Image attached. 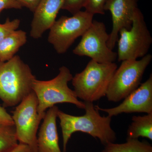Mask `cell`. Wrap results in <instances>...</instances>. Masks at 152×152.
Instances as JSON below:
<instances>
[{"mask_svg":"<svg viewBox=\"0 0 152 152\" xmlns=\"http://www.w3.org/2000/svg\"><path fill=\"white\" fill-rule=\"evenodd\" d=\"M4 152H34L31 148L26 144L19 143Z\"/></svg>","mask_w":152,"mask_h":152,"instance_id":"obj_24","label":"cell"},{"mask_svg":"<svg viewBox=\"0 0 152 152\" xmlns=\"http://www.w3.org/2000/svg\"><path fill=\"white\" fill-rule=\"evenodd\" d=\"M102 152H152L151 144L138 139H126L122 144L110 143L106 145Z\"/></svg>","mask_w":152,"mask_h":152,"instance_id":"obj_16","label":"cell"},{"mask_svg":"<svg viewBox=\"0 0 152 152\" xmlns=\"http://www.w3.org/2000/svg\"><path fill=\"white\" fill-rule=\"evenodd\" d=\"M22 7H26L34 12L41 0H17Z\"/></svg>","mask_w":152,"mask_h":152,"instance_id":"obj_23","label":"cell"},{"mask_svg":"<svg viewBox=\"0 0 152 152\" xmlns=\"http://www.w3.org/2000/svg\"><path fill=\"white\" fill-rule=\"evenodd\" d=\"M0 124L14 125L12 115L8 113L5 107L0 105Z\"/></svg>","mask_w":152,"mask_h":152,"instance_id":"obj_22","label":"cell"},{"mask_svg":"<svg viewBox=\"0 0 152 152\" xmlns=\"http://www.w3.org/2000/svg\"><path fill=\"white\" fill-rule=\"evenodd\" d=\"M86 111L82 116H74L58 110L57 117L60 120L62 134L63 151H66L67 145L72 134L76 132L87 133L98 139L105 146L116 140V135L111 126L112 118L102 116L93 102H84Z\"/></svg>","mask_w":152,"mask_h":152,"instance_id":"obj_1","label":"cell"},{"mask_svg":"<svg viewBox=\"0 0 152 152\" xmlns=\"http://www.w3.org/2000/svg\"><path fill=\"white\" fill-rule=\"evenodd\" d=\"M109 0H87L84 8L88 12L94 15L95 14L104 15L105 7Z\"/></svg>","mask_w":152,"mask_h":152,"instance_id":"obj_19","label":"cell"},{"mask_svg":"<svg viewBox=\"0 0 152 152\" xmlns=\"http://www.w3.org/2000/svg\"><path fill=\"white\" fill-rule=\"evenodd\" d=\"M139 0H109L104 10L109 11L112 15L113 28L107 42L108 47L113 50L117 44L119 34L123 28L129 30L132 27L133 18L138 10Z\"/></svg>","mask_w":152,"mask_h":152,"instance_id":"obj_11","label":"cell"},{"mask_svg":"<svg viewBox=\"0 0 152 152\" xmlns=\"http://www.w3.org/2000/svg\"><path fill=\"white\" fill-rule=\"evenodd\" d=\"M94 15L79 11L71 17L63 16L50 28L48 42L59 54L66 53L74 42L82 37L92 23Z\"/></svg>","mask_w":152,"mask_h":152,"instance_id":"obj_7","label":"cell"},{"mask_svg":"<svg viewBox=\"0 0 152 152\" xmlns=\"http://www.w3.org/2000/svg\"><path fill=\"white\" fill-rule=\"evenodd\" d=\"M20 20L18 19L10 20L7 18L4 23H0V42L18 28Z\"/></svg>","mask_w":152,"mask_h":152,"instance_id":"obj_18","label":"cell"},{"mask_svg":"<svg viewBox=\"0 0 152 152\" xmlns=\"http://www.w3.org/2000/svg\"><path fill=\"white\" fill-rule=\"evenodd\" d=\"M87 0H64L62 9L74 15L84 7Z\"/></svg>","mask_w":152,"mask_h":152,"instance_id":"obj_20","label":"cell"},{"mask_svg":"<svg viewBox=\"0 0 152 152\" xmlns=\"http://www.w3.org/2000/svg\"><path fill=\"white\" fill-rule=\"evenodd\" d=\"M18 143L14 125L0 124V152H4Z\"/></svg>","mask_w":152,"mask_h":152,"instance_id":"obj_17","label":"cell"},{"mask_svg":"<svg viewBox=\"0 0 152 152\" xmlns=\"http://www.w3.org/2000/svg\"><path fill=\"white\" fill-rule=\"evenodd\" d=\"M140 137L152 140V113L134 116L127 131L126 139H138Z\"/></svg>","mask_w":152,"mask_h":152,"instance_id":"obj_15","label":"cell"},{"mask_svg":"<svg viewBox=\"0 0 152 152\" xmlns=\"http://www.w3.org/2000/svg\"><path fill=\"white\" fill-rule=\"evenodd\" d=\"M59 109L55 105L47 110L37 136V152H62L59 145L56 120Z\"/></svg>","mask_w":152,"mask_h":152,"instance_id":"obj_13","label":"cell"},{"mask_svg":"<svg viewBox=\"0 0 152 152\" xmlns=\"http://www.w3.org/2000/svg\"><path fill=\"white\" fill-rule=\"evenodd\" d=\"M27 42L26 33L16 30L0 42V62L10 60Z\"/></svg>","mask_w":152,"mask_h":152,"instance_id":"obj_14","label":"cell"},{"mask_svg":"<svg viewBox=\"0 0 152 152\" xmlns=\"http://www.w3.org/2000/svg\"><path fill=\"white\" fill-rule=\"evenodd\" d=\"M117 68L114 62L99 63L91 60L84 69L72 79L77 96L84 102H94L106 96Z\"/></svg>","mask_w":152,"mask_h":152,"instance_id":"obj_4","label":"cell"},{"mask_svg":"<svg viewBox=\"0 0 152 152\" xmlns=\"http://www.w3.org/2000/svg\"><path fill=\"white\" fill-rule=\"evenodd\" d=\"M73 76L65 66L59 68L57 76L52 80H34L32 91L38 100V113L43 118L48 109L59 103H70L79 109H84V102H81L74 91L68 86Z\"/></svg>","mask_w":152,"mask_h":152,"instance_id":"obj_3","label":"cell"},{"mask_svg":"<svg viewBox=\"0 0 152 152\" xmlns=\"http://www.w3.org/2000/svg\"><path fill=\"white\" fill-rule=\"evenodd\" d=\"M152 59V55L148 54L140 60L122 61L109 84L106 95L108 100L118 102L137 88Z\"/></svg>","mask_w":152,"mask_h":152,"instance_id":"obj_5","label":"cell"},{"mask_svg":"<svg viewBox=\"0 0 152 152\" xmlns=\"http://www.w3.org/2000/svg\"><path fill=\"white\" fill-rule=\"evenodd\" d=\"M23 7L17 0H0V12L6 9L20 10Z\"/></svg>","mask_w":152,"mask_h":152,"instance_id":"obj_21","label":"cell"},{"mask_svg":"<svg viewBox=\"0 0 152 152\" xmlns=\"http://www.w3.org/2000/svg\"><path fill=\"white\" fill-rule=\"evenodd\" d=\"M117 42V58L119 62L137 60L148 54L152 43V38L140 9L134 15L130 28L121 30Z\"/></svg>","mask_w":152,"mask_h":152,"instance_id":"obj_6","label":"cell"},{"mask_svg":"<svg viewBox=\"0 0 152 152\" xmlns=\"http://www.w3.org/2000/svg\"><path fill=\"white\" fill-rule=\"evenodd\" d=\"M95 107L99 111L105 112L112 118L122 113H152V75L141 84L137 88L128 95L118 106L111 108Z\"/></svg>","mask_w":152,"mask_h":152,"instance_id":"obj_10","label":"cell"},{"mask_svg":"<svg viewBox=\"0 0 152 152\" xmlns=\"http://www.w3.org/2000/svg\"><path fill=\"white\" fill-rule=\"evenodd\" d=\"M109 38L104 23L94 20L73 53L80 56L89 57L98 63H113L117 59V53L108 47Z\"/></svg>","mask_w":152,"mask_h":152,"instance_id":"obj_9","label":"cell"},{"mask_svg":"<svg viewBox=\"0 0 152 152\" xmlns=\"http://www.w3.org/2000/svg\"><path fill=\"white\" fill-rule=\"evenodd\" d=\"M1 12H0V14H1Z\"/></svg>","mask_w":152,"mask_h":152,"instance_id":"obj_25","label":"cell"},{"mask_svg":"<svg viewBox=\"0 0 152 152\" xmlns=\"http://www.w3.org/2000/svg\"><path fill=\"white\" fill-rule=\"evenodd\" d=\"M38 100L32 91L16 106L12 115L19 143L26 144L37 152V136L43 118L38 113Z\"/></svg>","mask_w":152,"mask_h":152,"instance_id":"obj_8","label":"cell"},{"mask_svg":"<svg viewBox=\"0 0 152 152\" xmlns=\"http://www.w3.org/2000/svg\"><path fill=\"white\" fill-rule=\"evenodd\" d=\"M64 0H41L34 12L30 36L35 39L42 37L56 21Z\"/></svg>","mask_w":152,"mask_h":152,"instance_id":"obj_12","label":"cell"},{"mask_svg":"<svg viewBox=\"0 0 152 152\" xmlns=\"http://www.w3.org/2000/svg\"><path fill=\"white\" fill-rule=\"evenodd\" d=\"M36 79L29 66L18 56L0 62V99L3 107L18 105L33 91Z\"/></svg>","mask_w":152,"mask_h":152,"instance_id":"obj_2","label":"cell"}]
</instances>
